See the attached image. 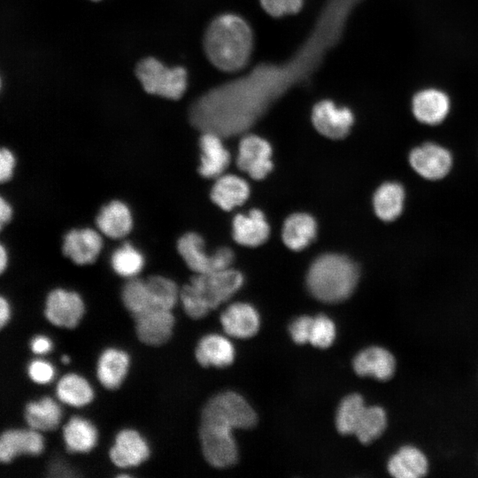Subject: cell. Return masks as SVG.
<instances>
[{
	"label": "cell",
	"mask_w": 478,
	"mask_h": 478,
	"mask_svg": "<svg viewBox=\"0 0 478 478\" xmlns=\"http://www.w3.org/2000/svg\"><path fill=\"white\" fill-rule=\"evenodd\" d=\"M139 341L149 346H160L172 336L174 316L171 310L152 308L132 316Z\"/></svg>",
	"instance_id": "9"
},
{
	"label": "cell",
	"mask_w": 478,
	"mask_h": 478,
	"mask_svg": "<svg viewBox=\"0 0 478 478\" xmlns=\"http://www.w3.org/2000/svg\"><path fill=\"white\" fill-rule=\"evenodd\" d=\"M63 438L67 451L84 453L96 445L97 431L88 420L74 416L64 426Z\"/></svg>",
	"instance_id": "29"
},
{
	"label": "cell",
	"mask_w": 478,
	"mask_h": 478,
	"mask_svg": "<svg viewBox=\"0 0 478 478\" xmlns=\"http://www.w3.org/2000/svg\"><path fill=\"white\" fill-rule=\"evenodd\" d=\"M409 162L413 170L423 178L438 180L449 173L452 157L444 147L426 143L410 152Z\"/></svg>",
	"instance_id": "11"
},
{
	"label": "cell",
	"mask_w": 478,
	"mask_h": 478,
	"mask_svg": "<svg viewBox=\"0 0 478 478\" xmlns=\"http://www.w3.org/2000/svg\"><path fill=\"white\" fill-rule=\"evenodd\" d=\"M388 471L397 478H418L428 472V463L424 453L416 447L405 445L389 459Z\"/></svg>",
	"instance_id": "23"
},
{
	"label": "cell",
	"mask_w": 478,
	"mask_h": 478,
	"mask_svg": "<svg viewBox=\"0 0 478 478\" xmlns=\"http://www.w3.org/2000/svg\"><path fill=\"white\" fill-rule=\"evenodd\" d=\"M269 232L264 213L257 209L249 214H238L233 220V236L241 245L258 246L267 240Z\"/></svg>",
	"instance_id": "20"
},
{
	"label": "cell",
	"mask_w": 478,
	"mask_h": 478,
	"mask_svg": "<svg viewBox=\"0 0 478 478\" xmlns=\"http://www.w3.org/2000/svg\"><path fill=\"white\" fill-rule=\"evenodd\" d=\"M353 369L359 376H371L380 381H387L395 373L396 360L388 350L371 346L356 355L353 359Z\"/></svg>",
	"instance_id": "18"
},
{
	"label": "cell",
	"mask_w": 478,
	"mask_h": 478,
	"mask_svg": "<svg viewBox=\"0 0 478 478\" xmlns=\"http://www.w3.org/2000/svg\"><path fill=\"white\" fill-rule=\"evenodd\" d=\"M150 456V448L143 437L135 429L120 430L110 449L111 461L118 467L136 466Z\"/></svg>",
	"instance_id": "13"
},
{
	"label": "cell",
	"mask_w": 478,
	"mask_h": 478,
	"mask_svg": "<svg viewBox=\"0 0 478 478\" xmlns=\"http://www.w3.org/2000/svg\"><path fill=\"white\" fill-rule=\"evenodd\" d=\"M195 356L203 366L225 367L233 363L235 348L227 337L210 334L199 340Z\"/></svg>",
	"instance_id": "21"
},
{
	"label": "cell",
	"mask_w": 478,
	"mask_h": 478,
	"mask_svg": "<svg viewBox=\"0 0 478 478\" xmlns=\"http://www.w3.org/2000/svg\"><path fill=\"white\" fill-rule=\"evenodd\" d=\"M15 166V158L8 149H2L0 151V180L2 182L7 181L12 175Z\"/></svg>",
	"instance_id": "40"
},
{
	"label": "cell",
	"mask_w": 478,
	"mask_h": 478,
	"mask_svg": "<svg viewBox=\"0 0 478 478\" xmlns=\"http://www.w3.org/2000/svg\"><path fill=\"white\" fill-rule=\"evenodd\" d=\"M61 360H62V362H63L64 364H67V363H69L70 358H69L68 356L64 355V356H62Z\"/></svg>",
	"instance_id": "46"
},
{
	"label": "cell",
	"mask_w": 478,
	"mask_h": 478,
	"mask_svg": "<svg viewBox=\"0 0 478 478\" xmlns=\"http://www.w3.org/2000/svg\"><path fill=\"white\" fill-rule=\"evenodd\" d=\"M111 264L119 275L133 278L143 269L144 259L139 251L127 243L112 253Z\"/></svg>",
	"instance_id": "35"
},
{
	"label": "cell",
	"mask_w": 478,
	"mask_h": 478,
	"mask_svg": "<svg viewBox=\"0 0 478 478\" xmlns=\"http://www.w3.org/2000/svg\"><path fill=\"white\" fill-rule=\"evenodd\" d=\"M145 281L154 306L172 311L180 299V290L175 282L160 275L150 276Z\"/></svg>",
	"instance_id": "34"
},
{
	"label": "cell",
	"mask_w": 478,
	"mask_h": 478,
	"mask_svg": "<svg viewBox=\"0 0 478 478\" xmlns=\"http://www.w3.org/2000/svg\"><path fill=\"white\" fill-rule=\"evenodd\" d=\"M316 231V221L311 215L295 213L283 224L282 240L290 250L301 251L314 239Z\"/></svg>",
	"instance_id": "26"
},
{
	"label": "cell",
	"mask_w": 478,
	"mask_h": 478,
	"mask_svg": "<svg viewBox=\"0 0 478 478\" xmlns=\"http://www.w3.org/2000/svg\"><path fill=\"white\" fill-rule=\"evenodd\" d=\"M234 429L212 422L201 421L199 438L206 461L214 467L225 468L235 465L238 448L233 436Z\"/></svg>",
	"instance_id": "6"
},
{
	"label": "cell",
	"mask_w": 478,
	"mask_h": 478,
	"mask_svg": "<svg viewBox=\"0 0 478 478\" xmlns=\"http://www.w3.org/2000/svg\"><path fill=\"white\" fill-rule=\"evenodd\" d=\"M133 220L128 207L120 201H112L104 206L97 218L96 226L106 236L122 238L132 228Z\"/></svg>",
	"instance_id": "24"
},
{
	"label": "cell",
	"mask_w": 478,
	"mask_h": 478,
	"mask_svg": "<svg viewBox=\"0 0 478 478\" xmlns=\"http://www.w3.org/2000/svg\"><path fill=\"white\" fill-rule=\"evenodd\" d=\"M249 194V185L243 179L236 175L226 174L220 175L214 183L211 197L219 207L230 211L243 204Z\"/></svg>",
	"instance_id": "25"
},
{
	"label": "cell",
	"mask_w": 478,
	"mask_h": 478,
	"mask_svg": "<svg viewBox=\"0 0 478 478\" xmlns=\"http://www.w3.org/2000/svg\"><path fill=\"white\" fill-rule=\"evenodd\" d=\"M362 396L353 393L345 397L340 403L335 415V426L343 435H354L360 418L365 412Z\"/></svg>",
	"instance_id": "31"
},
{
	"label": "cell",
	"mask_w": 478,
	"mask_h": 478,
	"mask_svg": "<svg viewBox=\"0 0 478 478\" xmlns=\"http://www.w3.org/2000/svg\"><path fill=\"white\" fill-rule=\"evenodd\" d=\"M121 299L131 316L156 308L153 305L145 280L131 278L121 291Z\"/></svg>",
	"instance_id": "32"
},
{
	"label": "cell",
	"mask_w": 478,
	"mask_h": 478,
	"mask_svg": "<svg viewBox=\"0 0 478 478\" xmlns=\"http://www.w3.org/2000/svg\"><path fill=\"white\" fill-rule=\"evenodd\" d=\"M129 366L128 355L115 348L104 350L97 362L96 375L100 383L108 389H115L125 379Z\"/></svg>",
	"instance_id": "22"
},
{
	"label": "cell",
	"mask_w": 478,
	"mask_h": 478,
	"mask_svg": "<svg viewBox=\"0 0 478 478\" xmlns=\"http://www.w3.org/2000/svg\"><path fill=\"white\" fill-rule=\"evenodd\" d=\"M8 256L3 245L0 248V271L3 273L7 266Z\"/></svg>",
	"instance_id": "45"
},
{
	"label": "cell",
	"mask_w": 478,
	"mask_h": 478,
	"mask_svg": "<svg viewBox=\"0 0 478 478\" xmlns=\"http://www.w3.org/2000/svg\"><path fill=\"white\" fill-rule=\"evenodd\" d=\"M93 1H98V0H93Z\"/></svg>",
	"instance_id": "47"
},
{
	"label": "cell",
	"mask_w": 478,
	"mask_h": 478,
	"mask_svg": "<svg viewBox=\"0 0 478 478\" xmlns=\"http://www.w3.org/2000/svg\"><path fill=\"white\" fill-rule=\"evenodd\" d=\"M243 283V274L231 268L197 274L180 290V300L187 315L198 320L228 300Z\"/></svg>",
	"instance_id": "2"
},
{
	"label": "cell",
	"mask_w": 478,
	"mask_h": 478,
	"mask_svg": "<svg viewBox=\"0 0 478 478\" xmlns=\"http://www.w3.org/2000/svg\"><path fill=\"white\" fill-rule=\"evenodd\" d=\"M11 310L8 301L4 297H0V327L4 328L9 321Z\"/></svg>",
	"instance_id": "42"
},
{
	"label": "cell",
	"mask_w": 478,
	"mask_h": 478,
	"mask_svg": "<svg viewBox=\"0 0 478 478\" xmlns=\"http://www.w3.org/2000/svg\"><path fill=\"white\" fill-rule=\"evenodd\" d=\"M358 277V267L351 259L339 254H324L311 265L306 285L316 299L334 304L352 294Z\"/></svg>",
	"instance_id": "3"
},
{
	"label": "cell",
	"mask_w": 478,
	"mask_h": 478,
	"mask_svg": "<svg viewBox=\"0 0 478 478\" xmlns=\"http://www.w3.org/2000/svg\"><path fill=\"white\" fill-rule=\"evenodd\" d=\"M12 215L11 205L2 197L0 199V224L3 227L7 223Z\"/></svg>",
	"instance_id": "43"
},
{
	"label": "cell",
	"mask_w": 478,
	"mask_h": 478,
	"mask_svg": "<svg viewBox=\"0 0 478 478\" xmlns=\"http://www.w3.org/2000/svg\"><path fill=\"white\" fill-rule=\"evenodd\" d=\"M315 128L330 139H342L348 135L354 122L351 111L337 107L334 102L323 100L317 103L312 112Z\"/></svg>",
	"instance_id": "12"
},
{
	"label": "cell",
	"mask_w": 478,
	"mask_h": 478,
	"mask_svg": "<svg viewBox=\"0 0 478 478\" xmlns=\"http://www.w3.org/2000/svg\"><path fill=\"white\" fill-rule=\"evenodd\" d=\"M49 471L51 476H72L73 475L71 472L72 470H70L61 462L54 463V465L50 468Z\"/></svg>",
	"instance_id": "44"
},
{
	"label": "cell",
	"mask_w": 478,
	"mask_h": 478,
	"mask_svg": "<svg viewBox=\"0 0 478 478\" xmlns=\"http://www.w3.org/2000/svg\"><path fill=\"white\" fill-rule=\"evenodd\" d=\"M56 393L63 403L81 407L93 399V389L85 378L76 374H67L58 382Z\"/></svg>",
	"instance_id": "30"
},
{
	"label": "cell",
	"mask_w": 478,
	"mask_h": 478,
	"mask_svg": "<svg viewBox=\"0 0 478 478\" xmlns=\"http://www.w3.org/2000/svg\"><path fill=\"white\" fill-rule=\"evenodd\" d=\"M224 331L235 338H249L256 335L260 327L257 310L247 303L230 305L220 316Z\"/></svg>",
	"instance_id": "17"
},
{
	"label": "cell",
	"mask_w": 478,
	"mask_h": 478,
	"mask_svg": "<svg viewBox=\"0 0 478 478\" xmlns=\"http://www.w3.org/2000/svg\"><path fill=\"white\" fill-rule=\"evenodd\" d=\"M387 426V415L380 406L366 408L356 428L354 436L362 443L367 444L377 439Z\"/></svg>",
	"instance_id": "33"
},
{
	"label": "cell",
	"mask_w": 478,
	"mask_h": 478,
	"mask_svg": "<svg viewBox=\"0 0 478 478\" xmlns=\"http://www.w3.org/2000/svg\"><path fill=\"white\" fill-rule=\"evenodd\" d=\"M103 247L99 233L91 228L73 229L64 239L63 252L75 264L93 263Z\"/></svg>",
	"instance_id": "16"
},
{
	"label": "cell",
	"mask_w": 478,
	"mask_h": 478,
	"mask_svg": "<svg viewBox=\"0 0 478 478\" xmlns=\"http://www.w3.org/2000/svg\"><path fill=\"white\" fill-rule=\"evenodd\" d=\"M451 101L438 89L428 88L418 91L412 99V111L417 120L427 125H437L448 115Z\"/></svg>",
	"instance_id": "15"
},
{
	"label": "cell",
	"mask_w": 478,
	"mask_h": 478,
	"mask_svg": "<svg viewBox=\"0 0 478 478\" xmlns=\"http://www.w3.org/2000/svg\"><path fill=\"white\" fill-rule=\"evenodd\" d=\"M201 420L235 428H251L257 422V414L239 394L225 391L212 397L204 405Z\"/></svg>",
	"instance_id": "5"
},
{
	"label": "cell",
	"mask_w": 478,
	"mask_h": 478,
	"mask_svg": "<svg viewBox=\"0 0 478 478\" xmlns=\"http://www.w3.org/2000/svg\"><path fill=\"white\" fill-rule=\"evenodd\" d=\"M335 337V326L331 319L320 314L313 318L309 343L318 348H328Z\"/></svg>",
	"instance_id": "36"
},
{
	"label": "cell",
	"mask_w": 478,
	"mask_h": 478,
	"mask_svg": "<svg viewBox=\"0 0 478 478\" xmlns=\"http://www.w3.org/2000/svg\"><path fill=\"white\" fill-rule=\"evenodd\" d=\"M84 310L83 301L78 293L56 289L46 297L44 315L54 326L73 328L79 324Z\"/></svg>",
	"instance_id": "8"
},
{
	"label": "cell",
	"mask_w": 478,
	"mask_h": 478,
	"mask_svg": "<svg viewBox=\"0 0 478 478\" xmlns=\"http://www.w3.org/2000/svg\"><path fill=\"white\" fill-rule=\"evenodd\" d=\"M405 189L395 181L382 184L373 197L376 215L384 221L396 220L402 212L405 203Z\"/></svg>",
	"instance_id": "28"
},
{
	"label": "cell",
	"mask_w": 478,
	"mask_h": 478,
	"mask_svg": "<svg viewBox=\"0 0 478 478\" xmlns=\"http://www.w3.org/2000/svg\"><path fill=\"white\" fill-rule=\"evenodd\" d=\"M252 44L250 26L235 14H224L213 19L204 35L209 60L226 72L238 71L247 64Z\"/></svg>",
	"instance_id": "1"
},
{
	"label": "cell",
	"mask_w": 478,
	"mask_h": 478,
	"mask_svg": "<svg viewBox=\"0 0 478 478\" xmlns=\"http://www.w3.org/2000/svg\"><path fill=\"white\" fill-rule=\"evenodd\" d=\"M44 449L41 433L30 429H7L0 436V460L9 463L19 455L36 456Z\"/></svg>",
	"instance_id": "14"
},
{
	"label": "cell",
	"mask_w": 478,
	"mask_h": 478,
	"mask_svg": "<svg viewBox=\"0 0 478 478\" xmlns=\"http://www.w3.org/2000/svg\"><path fill=\"white\" fill-rule=\"evenodd\" d=\"M313 318L304 315L297 318L289 326L292 340L297 344L309 343Z\"/></svg>",
	"instance_id": "39"
},
{
	"label": "cell",
	"mask_w": 478,
	"mask_h": 478,
	"mask_svg": "<svg viewBox=\"0 0 478 478\" xmlns=\"http://www.w3.org/2000/svg\"><path fill=\"white\" fill-rule=\"evenodd\" d=\"M24 418L30 428L39 432L51 431L60 423L62 411L52 398L44 397L26 405Z\"/></svg>",
	"instance_id": "27"
},
{
	"label": "cell",
	"mask_w": 478,
	"mask_h": 478,
	"mask_svg": "<svg viewBox=\"0 0 478 478\" xmlns=\"http://www.w3.org/2000/svg\"><path fill=\"white\" fill-rule=\"evenodd\" d=\"M272 148L267 141L255 135L244 136L239 144L237 166L251 178L261 180L272 170Z\"/></svg>",
	"instance_id": "10"
},
{
	"label": "cell",
	"mask_w": 478,
	"mask_h": 478,
	"mask_svg": "<svg viewBox=\"0 0 478 478\" xmlns=\"http://www.w3.org/2000/svg\"><path fill=\"white\" fill-rule=\"evenodd\" d=\"M263 9L271 16L281 17L297 12L303 0H260Z\"/></svg>",
	"instance_id": "37"
},
{
	"label": "cell",
	"mask_w": 478,
	"mask_h": 478,
	"mask_svg": "<svg viewBox=\"0 0 478 478\" xmlns=\"http://www.w3.org/2000/svg\"><path fill=\"white\" fill-rule=\"evenodd\" d=\"M135 74L143 89L151 95L177 100L187 88V72L181 66L167 67L155 58L142 59Z\"/></svg>",
	"instance_id": "4"
},
{
	"label": "cell",
	"mask_w": 478,
	"mask_h": 478,
	"mask_svg": "<svg viewBox=\"0 0 478 478\" xmlns=\"http://www.w3.org/2000/svg\"><path fill=\"white\" fill-rule=\"evenodd\" d=\"M178 251L187 266L196 274H204L230 268L234 260L231 249L222 247L212 256L204 250V240L196 233L182 235L177 244Z\"/></svg>",
	"instance_id": "7"
},
{
	"label": "cell",
	"mask_w": 478,
	"mask_h": 478,
	"mask_svg": "<svg viewBox=\"0 0 478 478\" xmlns=\"http://www.w3.org/2000/svg\"><path fill=\"white\" fill-rule=\"evenodd\" d=\"M31 351L35 354H45L50 351L52 342L45 335H35L30 342Z\"/></svg>",
	"instance_id": "41"
},
{
	"label": "cell",
	"mask_w": 478,
	"mask_h": 478,
	"mask_svg": "<svg viewBox=\"0 0 478 478\" xmlns=\"http://www.w3.org/2000/svg\"><path fill=\"white\" fill-rule=\"evenodd\" d=\"M29 378L35 383L47 384L54 377V368L49 362L42 359H34L27 366Z\"/></svg>",
	"instance_id": "38"
},
{
	"label": "cell",
	"mask_w": 478,
	"mask_h": 478,
	"mask_svg": "<svg viewBox=\"0 0 478 478\" xmlns=\"http://www.w3.org/2000/svg\"><path fill=\"white\" fill-rule=\"evenodd\" d=\"M202 152L199 173L204 178L220 177L230 162V155L223 146L221 136L204 132L200 138Z\"/></svg>",
	"instance_id": "19"
}]
</instances>
